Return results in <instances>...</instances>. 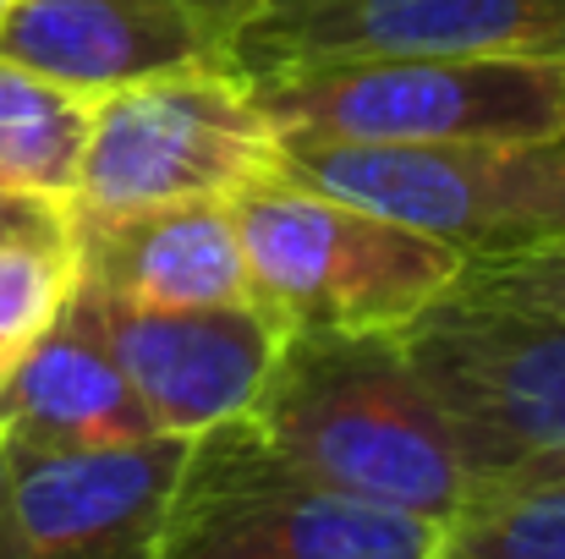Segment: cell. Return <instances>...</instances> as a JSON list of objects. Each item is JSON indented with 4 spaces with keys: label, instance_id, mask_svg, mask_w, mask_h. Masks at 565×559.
<instances>
[{
    "label": "cell",
    "instance_id": "14",
    "mask_svg": "<svg viewBox=\"0 0 565 559\" xmlns=\"http://www.w3.org/2000/svg\"><path fill=\"white\" fill-rule=\"evenodd\" d=\"M88 121L94 99L0 55V171L11 182L50 197H72L88 149Z\"/></svg>",
    "mask_w": 565,
    "mask_h": 559
},
{
    "label": "cell",
    "instance_id": "15",
    "mask_svg": "<svg viewBox=\"0 0 565 559\" xmlns=\"http://www.w3.org/2000/svg\"><path fill=\"white\" fill-rule=\"evenodd\" d=\"M439 559H565V472L478 488L445 522Z\"/></svg>",
    "mask_w": 565,
    "mask_h": 559
},
{
    "label": "cell",
    "instance_id": "18",
    "mask_svg": "<svg viewBox=\"0 0 565 559\" xmlns=\"http://www.w3.org/2000/svg\"><path fill=\"white\" fill-rule=\"evenodd\" d=\"M6 241H77L72 197L33 192L0 171V247Z\"/></svg>",
    "mask_w": 565,
    "mask_h": 559
},
{
    "label": "cell",
    "instance_id": "1",
    "mask_svg": "<svg viewBox=\"0 0 565 559\" xmlns=\"http://www.w3.org/2000/svg\"><path fill=\"white\" fill-rule=\"evenodd\" d=\"M247 428L308 477L439 527L472 499L456 428L401 335H280Z\"/></svg>",
    "mask_w": 565,
    "mask_h": 559
},
{
    "label": "cell",
    "instance_id": "11",
    "mask_svg": "<svg viewBox=\"0 0 565 559\" xmlns=\"http://www.w3.org/2000/svg\"><path fill=\"white\" fill-rule=\"evenodd\" d=\"M88 302L149 428L171 439H198L220 422L247 417L253 395L264 389V373L280 352V330L253 302L127 308V302H105L99 291H88Z\"/></svg>",
    "mask_w": 565,
    "mask_h": 559
},
{
    "label": "cell",
    "instance_id": "4",
    "mask_svg": "<svg viewBox=\"0 0 565 559\" xmlns=\"http://www.w3.org/2000/svg\"><path fill=\"white\" fill-rule=\"evenodd\" d=\"M280 138L478 143L565 132V61L374 55L247 77Z\"/></svg>",
    "mask_w": 565,
    "mask_h": 559
},
{
    "label": "cell",
    "instance_id": "9",
    "mask_svg": "<svg viewBox=\"0 0 565 559\" xmlns=\"http://www.w3.org/2000/svg\"><path fill=\"white\" fill-rule=\"evenodd\" d=\"M264 11L269 0H17L0 17V55L105 99L143 77L236 72Z\"/></svg>",
    "mask_w": 565,
    "mask_h": 559
},
{
    "label": "cell",
    "instance_id": "8",
    "mask_svg": "<svg viewBox=\"0 0 565 559\" xmlns=\"http://www.w3.org/2000/svg\"><path fill=\"white\" fill-rule=\"evenodd\" d=\"M188 439L6 450L0 559H154Z\"/></svg>",
    "mask_w": 565,
    "mask_h": 559
},
{
    "label": "cell",
    "instance_id": "2",
    "mask_svg": "<svg viewBox=\"0 0 565 559\" xmlns=\"http://www.w3.org/2000/svg\"><path fill=\"white\" fill-rule=\"evenodd\" d=\"M225 203L247 258V302L280 335H401L467 275L445 241L280 171Z\"/></svg>",
    "mask_w": 565,
    "mask_h": 559
},
{
    "label": "cell",
    "instance_id": "17",
    "mask_svg": "<svg viewBox=\"0 0 565 559\" xmlns=\"http://www.w3.org/2000/svg\"><path fill=\"white\" fill-rule=\"evenodd\" d=\"M456 297L516 308V313H539V319H565V241L539 247L527 258H511V264L467 269Z\"/></svg>",
    "mask_w": 565,
    "mask_h": 559
},
{
    "label": "cell",
    "instance_id": "5",
    "mask_svg": "<svg viewBox=\"0 0 565 559\" xmlns=\"http://www.w3.org/2000/svg\"><path fill=\"white\" fill-rule=\"evenodd\" d=\"M280 171V132L236 72H171L94 99L72 182L77 219H121L177 197H231Z\"/></svg>",
    "mask_w": 565,
    "mask_h": 559
},
{
    "label": "cell",
    "instance_id": "22",
    "mask_svg": "<svg viewBox=\"0 0 565 559\" xmlns=\"http://www.w3.org/2000/svg\"><path fill=\"white\" fill-rule=\"evenodd\" d=\"M11 6H17V0H0V17H6V11H11Z\"/></svg>",
    "mask_w": 565,
    "mask_h": 559
},
{
    "label": "cell",
    "instance_id": "20",
    "mask_svg": "<svg viewBox=\"0 0 565 559\" xmlns=\"http://www.w3.org/2000/svg\"><path fill=\"white\" fill-rule=\"evenodd\" d=\"M0 494H6V439H0Z\"/></svg>",
    "mask_w": 565,
    "mask_h": 559
},
{
    "label": "cell",
    "instance_id": "19",
    "mask_svg": "<svg viewBox=\"0 0 565 559\" xmlns=\"http://www.w3.org/2000/svg\"><path fill=\"white\" fill-rule=\"evenodd\" d=\"M154 559H275L231 533H214L203 522H182V516H166V533H160V555Z\"/></svg>",
    "mask_w": 565,
    "mask_h": 559
},
{
    "label": "cell",
    "instance_id": "21",
    "mask_svg": "<svg viewBox=\"0 0 565 559\" xmlns=\"http://www.w3.org/2000/svg\"><path fill=\"white\" fill-rule=\"evenodd\" d=\"M280 6H297V0H269V11H280Z\"/></svg>",
    "mask_w": 565,
    "mask_h": 559
},
{
    "label": "cell",
    "instance_id": "12",
    "mask_svg": "<svg viewBox=\"0 0 565 559\" xmlns=\"http://www.w3.org/2000/svg\"><path fill=\"white\" fill-rule=\"evenodd\" d=\"M77 280L127 308L247 302V258L225 197H177L121 219H77Z\"/></svg>",
    "mask_w": 565,
    "mask_h": 559
},
{
    "label": "cell",
    "instance_id": "7",
    "mask_svg": "<svg viewBox=\"0 0 565 559\" xmlns=\"http://www.w3.org/2000/svg\"><path fill=\"white\" fill-rule=\"evenodd\" d=\"M171 516L231 533L275 559H439L445 527L341 494L275 455L247 417L188 439Z\"/></svg>",
    "mask_w": 565,
    "mask_h": 559
},
{
    "label": "cell",
    "instance_id": "3",
    "mask_svg": "<svg viewBox=\"0 0 565 559\" xmlns=\"http://www.w3.org/2000/svg\"><path fill=\"white\" fill-rule=\"evenodd\" d=\"M280 176L412 225L467 269L565 241V132L478 143L280 138Z\"/></svg>",
    "mask_w": 565,
    "mask_h": 559
},
{
    "label": "cell",
    "instance_id": "13",
    "mask_svg": "<svg viewBox=\"0 0 565 559\" xmlns=\"http://www.w3.org/2000/svg\"><path fill=\"white\" fill-rule=\"evenodd\" d=\"M149 417L105 346L99 313L83 286H72L61 319L0 384V439L6 450H99L149 439Z\"/></svg>",
    "mask_w": 565,
    "mask_h": 559
},
{
    "label": "cell",
    "instance_id": "6",
    "mask_svg": "<svg viewBox=\"0 0 565 559\" xmlns=\"http://www.w3.org/2000/svg\"><path fill=\"white\" fill-rule=\"evenodd\" d=\"M401 346L456 428L472 494L565 472V319L450 291Z\"/></svg>",
    "mask_w": 565,
    "mask_h": 559
},
{
    "label": "cell",
    "instance_id": "10",
    "mask_svg": "<svg viewBox=\"0 0 565 559\" xmlns=\"http://www.w3.org/2000/svg\"><path fill=\"white\" fill-rule=\"evenodd\" d=\"M374 55L565 61V0H297L247 28L236 77Z\"/></svg>",
    "mask_w": 565,
    "mask_h": 559
},
{
    "label": "cell",
    "instance_id": "16",
    "mask_svg": "<svg viewBox=\"0 0 565 559\" xmlns=\"http://www.w3.org/2000/svg\"><path fill=\"white\" fill-rule=\"evenodd\" d=\"M77 286V241H6L0 247V384L61 319Z\"/></svg>",
    "mask_w": 565,
    "mask_h": 559
}]
</instances>
